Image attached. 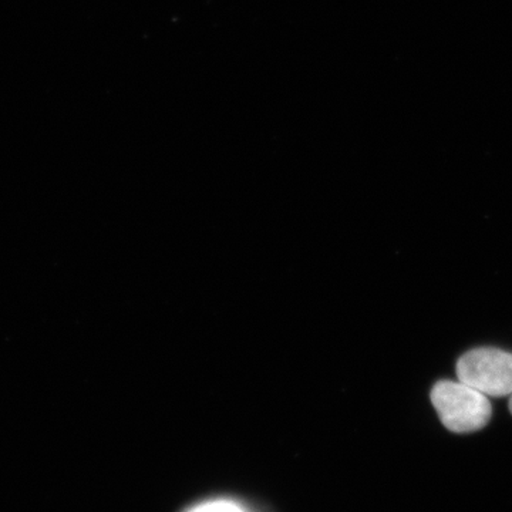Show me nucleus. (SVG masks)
Returning a JSON list of instances; mask_svg holds the SVG:
<instances>
[{
	"label": "nucleus",
	"instance_id": "2",
	"mask_svg": "<svg viewBox=\"0 0 512 512\" xmlns=\"http://www.w3.org/2000/svg\"><path fill=\"white\" fill-rule=\"evenodd\" d=\"M458 380L488 397L512 394V353L495 348L470 350L458 359Z\"/></svg>",
	"mask_w": 512,
	"mask_h": 512
},
{
	"label": "nucleus",
	"instance_id": "1",
	"mask_svg": "<svg viewBox=\"0 0 512 512\" xmlns=\"http://www.w3.org/2000/svg\"><path fill=\"white\" fill-rule=\"evenodd\" d=\"M430 397L441 423L453 433H474L484 429L493 416L488 396L460 380H441L434 384Z\"/></svg>",
	"mask_w": 512,
	"mask_h": 512
},
{
	"label": "nucleus",
	"instance_id": "3",
	"mask_svg": "<svg viewBox=\"0 0 512 512\" xmlns=\"http://www.w3.org/2000/svg\"><path fill=\"white\" fill-rule=\"evenodd\" d=\"M190 512H245L239 507L238 504L231 503V501H211L198 505L197 508Z\"/></svg>",
	"mask_w": 512,
	"mask_h": 512
},
{
	"label": "nucleus",
	"instance_id": "4",
	"mask_svg": "<svg viewBox=\"0 0 512 512\" xmlns=\"http://www.w3.org/2000/svg\"><path fill=\"white\" fill-rule=\"evenodd\" d=\"M510 412L512 414V394H511V399H510Z\"/></svg>",
	"mask_w": 512,
	"mask_h": 512
}]
</instances>
